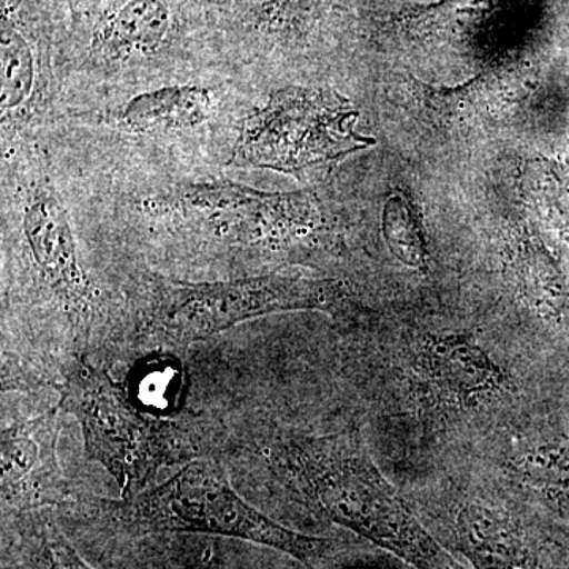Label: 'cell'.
Returning a JSON list of instances; mask_svg holds the SVG:
<instances>
[{
    "label": "cell",
    "instance_id": "ac0fdd59",
    "mask_svg": "<svg viewBox=\"0 0 569 569\" xmlns=\"http://www.w3.org/2000/svg\"><path fill=\"white\" fill-rule=\"evenodd\" d=\"M13 519L22 569H93L63 537L50 512H17Z\"/></svg>",
    "mask_w": 569,
    "mask_h": 569
},
{
    "label": "cell",
    "instance_id": "2e32d148",
    "mask_svg": "<svg viewBox=\"0 0 569 569\" xmlns=\"http://www.w3.org/2000/svg\"><path fill=\"white\" fill-rule=\"evenodd\" d=\"M456 538L460 552L475 569H539L526 531L500 509L481 503L460 508Z\"/></svg>",
    "mask_w": 569,
    "mask_h": 569
},
{
    "label": "cell",
    "instance_id": "603a6c76",
    "mask_svg": "<svg viewBox=\"0 0 569 569\" xmlns=\"http://www.w3.org/2000/svg\"><path fill=\"white\" fill-rule=\"evenodd\" d=\"M201 6L208 7L213 11H219V13H224L231 6H233L234 0H197Z\"/></svg>",
    "mask_w": 569,
    "mask_h": 569
},
{
    "label": "cell",
    "instance_id": "8992f818",
    "mask_svg": "<svg viewBox=\"0 0 569 569\" xmlns=\"http://www.w3.org/2000/svg\"><path fill=\"white\" fill-rule=\"evenodd\" d=\"M74 526L110 537L153 533H204L244 539L279 550L316 568L336 552L331 539L309 537L280 526L236 493L223 468L213 460H190L157 488L133 497L78 496L63 505Z\"/></svg>",
    "mask_w": 569,
    "mask_h": 569
},
{
    "label": "cell",
    "instance_id": "277c9868",
    "mask_svg": "<svg viewBox=\"0 0 569 569\" xmlns=\"http://www.w3.org/2000/svg\"><path fill=\"white\" fill-rule=\"evenodd\" d=\"M252 451L307 507L415 569H458L381 475L358 433L263 430Z\"/></svg>",
    "mask_w": 569,
    "mask_h": 569
},
{
    "label": "cell",
    "instance_id": "cb8c5ba5",
    "mask_svg": "<svg viewBox=\"0 0 569 569\" xmlns=\"http://www.w3.org/2000/svg\"><path fill=\"white\" fill-rule=\"evenodd\" d=\"M69 7L70 11H78L82 9H88V7L93 6V3L100 2V0H63Z\"/></svg>",
    "mask_w": 569,
    "mask_h": 569
},
{
    "label": "cell",
    "instance_id": "44dd1931",
    "mask_svg": "<svg viewBox=\"0 0 569 569\" xmlns=\"http://www.w3.org/2000/svg\"><path fill=\"white\" fill-rule=\"evenodd\" d=\"M512 466L529 488L549 500L569 503V432L526 449Z\"/></svg>",
    "mask_w": 569,
    "mask_h": 569
},
{
    "label": "cell",
    "instance_id": "5bb4252c",
    "mask_svg": "<svg viewBox=\"0 0 569 569\" xmlns=\"http://www.w3.org/2000/svg\"><path fill=\"white\" fill-rule=\"evenodd\" d=\"M415 373L438 406L475 410L512 389L511 377L467 335H429L419 343Z\"/></svg>",
    "mask_w": 569,
    "mask_h": 569
},
{
    "label": "cell",
    "instance_id": "52a82bcc",
    "mask_svg": "<svg viewBox=\"0 0 569 569\" xmlns=\"http://www.w3.org/2000/svg\"><path fill=\"white\" fill-rule=\"evenodd\" d=\"M56 388L58 407L81 425L89 459L110 471L123 498L144 492L160 468L201 455L193 427L141 410L91 359L78 361Z\"/></svg>",
    "mask_w": 569,
    "mask_h": 569
},
{
    "label": "cell",
    "instance_id": "7a4b0ae2",
    "mask_svg": "<svg viewBox=\"0 0 569 569\" xmlns=\"http://www.w3.org/2000/svg\"><path fill=\"white\" fill-rule=\"evenodd\" d=\"M220 18L197 0H100L71 11L69 100L82 88L132 91L228 69Z\"/></svg>",
    "mask_w": 569,
    "mask_h": 569
},
{
    "label": "cell",
    "instance_id": "ffe728a7",
    "mask_svg": "<svg viewBox=\"0 0 569 569\" xmlns=\"http://www.w3.org/2000/svg\"><path fill=\"white\" fill-rule=\"evenodd\" d=\"M383 234L400 263L426 274L429 271L425 223L413 198L402 190L389 194L383 211Z\"/></svg>",
    "mask_w": 569,
    "mask_h": 569
},
{
    "label": "cell",
    "instance_id": "ba28073f",
    "mask_svg": "<svg viewBox=\"0 0 569 569\" xmlns=\"http://www.w3.org/2000/svg\"><path fill=\"white\" fill-rule=\"evenodd\" d=\"M70 18L63 0L0 3L2 148L40 141L66 119Z\"/></svg>",
    "mask_w": 569,
    "mask_h": 569
},
{
    "label": "cell",
    "instance_id": "d6986e66",
    "mask_svg": "<svg viewBox=\"0 0 569 569\" xmlns=\"http://www.w3.org/2000/svg\"><path fill=\"white\" fill-rule=\"evenodd\" d=\"M186 373L174 355L142 356L129 376L130 397L141 410L153 417L171 418L183 400Z\"/></svg>",
    "mask_w": 569,
    "mask_h": 569
},
{
    "label": "cell",
    "instance_id": "8fae6325",
    "mask_svg": "<svg viewBox=\"0 0 569 569\" xmlns=\"http://www.w3.org/2000/svg\"><path fill=\"white\" fill-rule=\"evenodd\" d=\"M351 0H234L220 18V44L228 69L254 67L301 56L331 39Z\"/></svg>",
    "mask_w": 569,
    "mask_h": 569
},
{
    "label": "cell",
    "instance_id": "7402d4cb",
    "mask_svg": "<svg viewBox=\"0 0 569 569\" xmlns=\"http://www.w3.org/2000/svg\"><path fill=\"white\" fill-rule=\"evenodd\" d=\"M523 198L569 242V171L549 160H529L520 174Z\"/></svg>",
    "mask_w": 569,
    "mask_h": 569
},
{
    "label": "cell",
    "instance_id": "30bf717a",
    "mask_svg": "<svg viewBox=\"0 0 569 569\" xmlns=\"http://www.w3.org/2000/svg\"><path fill=\"white\" fill-rule=\"evenodd\" d=\"M234 71H209L192 80L171 81L121 93L100 107L74 108L66 121L97 126L114 138L168 148L197 146L224 138L234 144L239 122L249 103L234 96Z\"/></svg>",
    "mask_w": 569,
    "mask_h": 569
},
{
    "label": "cell",
    "instance_id": "7c38bea8",
    "mask_svg": "<svg viewBox=\"0 0 569 569\" xmlns=\"http://www.w3.org/2000/svg\"><path fill=\"white\" fill-rule=\"evenodd\" d=\"M61 408L3 427L0 445L3 511H40L63 507L77 498L59 466L58 438Z\"/></svg>",
    "mask_w": 569,
    "mask_h": 569
},
{
    "label": "cell",
    "instance_id": "9c48e42d",
    "mask_svg": "<svg viewBox=\"0 0 569 569\" xmlns=\"http://www.w3.org/2000/svg\"><path fill=\"white\" fill-rule=\"evenodd\" d=\"M356 116L350 102L329 89H279L247 108L224 164L302 178L369 144L356 133Z\"/></svg>",
    "mask_w": 569,
    "mask_h": 569
},
{
    "label": "cell",
    "instance_id": "d4e9b609",
    "mask_svg": "<svg viewBox=\"0 0 569 569\" xmlns=\"http://www.w3.org/2000/svg\"><path fill=\"white\" fill-rule=\"evenodd\" d=\"M350 569H366V568L355 567V568H350Z\"/></svg>",
    "mask_w": 569,
    "mask_h": 569
},
{
    "label": "cell",
    "instance_id": "3957f363",
    "mask_svg": "<svg viewBox=\"0 0 569 569\" xmlns=\"http://www.w3.org/2000/svg\"><path fill=\"white\" fill-rule=\"evenodd\" d=\"M122 212L152 241L201 257L266 260L310 246L328 222L312 192H264L228 178L151 183L127 193Z\"/></svg>",
    "mask_w": 569,
    "mask_h": 569
},
{
    "label": "cell",
    "instance_id": "5b68a950",
    "mask_svg": "<svg viewBox=\"0 0 569 569\" xmlns=\"http://www.w3.org/2000/svg\"><path fill=\"white\" fill-rule=\"evenodd\" d=\"M348 301L342 280L293 271L209 282L142 274L123 302V329L138 350L173 355L254 318L298 310L336 316Z\"/></svg>",
    "mask_w": 569,
    "mask_h": 569
},
{
    "label": "cell",
    "instance_id": "e0dca14e",
    "mask_svg": "<svg viewBox=\"0 0 569 569\" xmlns=\"http://www.w3.org/2000/svg\"><path fill=\"white\" fill-rule=\"evenodd\" d=\"M503 261L516 295L545 320H559L567 302L563 276L538 234L516 224L507 236Z\"/></svg>",
    "mask_w": 569,
    "mask_h": 569
},
{
    "label": "cell",
    "instance_id": "9a60e30c",
    "mask_svg": "<svg viewBox=\"0 0 569 569\" xmlns=\"http://www.w3.org/2000/svg\"><path fill=\"white\" fill-rule=\"evenodd\" d=\"M526 0H441L399 14L395 24L411 39L482 48L515 29Z\"/></svg>",
    "mask_w": 569,
    "mask_h": 569
},
{
    "label": "cell",
    "instance_id": "6da1fadb",
    "mask_svg": "<svg viewBox=\"0 0 569 569\" xmlns=\"http://www.w3.org/2000/svg\"><path fill=\"white\" fill-rule=\"evenodd\" d=\"M44 151L41 141L2 148V313L3 328L26 329L32 362L61 383L122 331L123 307L89 272L70 201Z\"/></svg>",
    "mask_w": 569,
    "mask_h": 569
},
{
    "label": "cell",
    "instance_id": "4fadbf2b",
    "mask_svg": "<svg viewBox=\"0 0 569 569\" xmlns=\"http://www.w3.org/2000/svg\"><path fill=\"white\" fill-rule=\"evenodd\" d=\"M527 73L518 63L492 67L458 88H437L413 77H400L403 104L445 132H475L507 119L526 93Z\"/></svg>",
    "mask_w": 569,
    "mask_h": 569
}]
</instances>
